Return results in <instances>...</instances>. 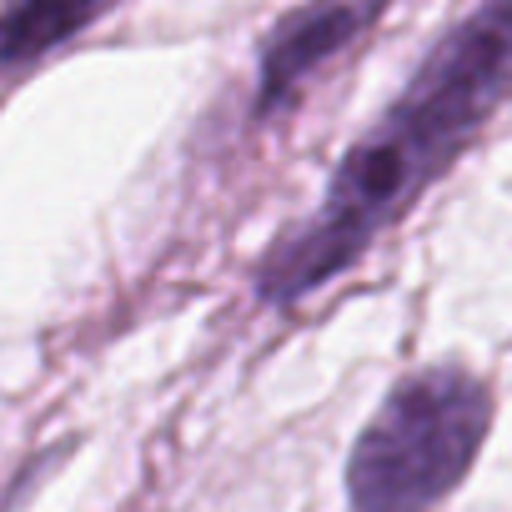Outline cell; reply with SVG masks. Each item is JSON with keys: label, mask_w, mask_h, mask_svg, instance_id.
Segmentation results:
<instances>
[{"label": "cell", "mask_w": 512, "mask_h": 512, "mask_svg": "<svg viewBox=\"0 0 512 512\" xmlns=\"http://www.w3.org/2000/svg\"><path fill=\"white\" fill-rule=\"evenodd\" d=\"M512 101V0H467L387 111L342 151L322 201L282 226L256 256L251 292L297 307L327 292L457 166V156Z\"/></svg>", "instance_id": "1"}, {"label": "cell", "mask_w": 512, "mask_h": 512, "mask_svg": "<svg viewBox=\"0 0 512 512\" xmlns=\"http://www.w3.org/2000/svg\"><path fill=\"white\" fill-rule=\"evenodd\" d=\"M106 11L111 0H6L0 6V76H16L56 56Z\"/></svg>", "instance_id": "4"}, {"label": "cell", "mask_w": 512, "mask_h": 512, "mask_svg": "<svg viewBox=\"0 0 512 512\" xmlns=\"http://www.w3.org/2000/svg\"><path fill=\"white\" fill-rule=\"evenodd\" d=\"M392 0H297L256 46V116H287L342 56H352Z\"/></svg>", "instance_id": "3"}, {"label": "cell", "mask_w": 512, "mask_h": 512, "mask_svg": "<svg viewBox=\"0 0 512 512\" xmlns=\"http://www.w3.org/2000/svg\"><path fill=\"white\" fill-rule=\"evenodd\" d=\"M492 417V382L462 362H427L397 377L347 452V507L442 512L472 477Z\"/></svg>", "instance_id": "2"}]
</instances>
